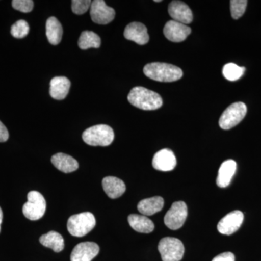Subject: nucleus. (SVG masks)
Returning <instances> with one entry per match:
<instances>
[{
  "mask_svg": "<svg viewBox=\"0 0 261 261\" xmlns=\"http://www.w3.org/2000/svg\"><path fill=\"white\" fill-rule=\"evenodd\" d=\"M92 2L90 0H73L72 10L76 15H83L91 8Z\"/></svg>",
  "mask_w": 261,
  "mask_h": 261,
  "instance_id": "cd10ccee",
  "label": "nucleus"
},
{
  "mask_svg": "<svg viewBox=\"0 0 261 261\" xmlns=\"http://www.w3.org/2000/svg\"><path fill=\"white\" fill-rule=\"evenodd\" d=\"M246 113L247 106L245 103H233L225 110L220 117L219 126L224 130L231 129L243 121Z\"/></svg>",
  "mask_w": 261,
  "mask_h": 261,
  "instance_id": "423d86ee",
  "label": "nucleus"
},
{
  "mask_svg": "<svg viewBox=\"0 0 261 261\" xmlns=\"http://www.w3.org/2000/svg\"><path fill=\"white\" fill-rule=\"evenodd\" d=\"M70 82L64 76L55 77L50 82L49 94L53 99L62 100L69 92Z\"/></svg>",
  "mask_w": 261,
  "mask_h": 261,
  "instance_id": "a211bd4d",
  "label": "nucleus"
},
{
  "mask_svg": "<svg viewBox=\"0 0 261 261\" xmlns=\"http://www.w3.org/2000/svg\"><path fill=\"white\" fill-rule=\"evenodd\" d=\"M51 162L55 167L65 173L73 172L79 168V163L76 160L64 153L54 154L51 157Z\"/></svg>",
  "mask_w": 261,
  "mask_h": 261,
  "instance_id": "6ab92c4d",
  "label": "nucleus"
},
{
  "mask_svg": "<svg viewBox=\"0 0 261 261\" xmlns=\"http://www.w3.org/2000/svg\"><path fill=\"white\" fill-rule=\"evenodd\" d=\"M176 166V159L173 151L163 149L156 152L152 159V166L160 171H171Z\"/></svg>",
  "mask_w": 261,
  "mask_h": 261,
  "instance_id": "4468645a",
  "label": "nucleus"
},
{
  "mask_svg": "<svg viewBox=\"0 0 261 261\" xmlns=\"http://www.w3.org/2000/svg\"><path fill=\"white\" fill-rule=\"evenodd\" d=\"M191 32L190 27L173 20L167 22L163 29L165 37L173 42H183Z\"/></svg>",
  "mask_w": 261,
  "mask_h": 261,
  "instance_id": "9b49d317",
  "label": "nucleus"
},
{
  "mask_svg": "<svg viewBox=\"0 0 261 261\" xmlns=\"http://www.w3.org/2000/svg\"><path fill=\"white\" fill-rule=\"evenodd\" d=\"M243 213L240 211L230 212L221 219L218 224V231L224 235H231L236 232L243 224Z\"/></svg>",
  "mask_w": 261,
  "mask_h": 261,
  "instance_id": "9d476101",
  "label": "nucleus"
},
{
  "mask_svg": "<svg viewBox=\"0 0 261 261\" xmlns=\"http://www.w3.org/2000/svg\"><path fill=\"white\" fill-rule=\"evenodd\" d=\"M159 250L163 261H180L185 254V246L178 239L164 238L160 241Z\"/></svg>",
  "mask_w": 261,
  "mask_h": 261,
  "instance_id": "0eeeda50",
  "label": "nucleus"
},
{
  "mask_svg": "<svg viewBox=\"0 0 261 261\" xmlns=\"http://www.w3.org/2000/svg\"><path fill=\"white\" fill-rule=\"evenodd\" d=\"M124 37L140 45L147 44L149 39L145 25L139 22H133L127 25L124 30Z\"/></svg>",
  "mask_w": 261,
  "mask_h": 261,
  "instance_id": "2eb2a0df",
  "label": "nucleus"
},
{
  "mask_svg": "<svg viewBox=\"0 0 261 261\" xmlns=\"http://www.w3.org/2000/svg\"><path fill=\"white\" fill-rule=\"evenodd\" d=\"M128 100L132 106L145 111H154L163 106L160 94L142 87H134L128 94Z\"/></svg>",
  "mask_w": 261,
  "mask_h": 261,
  "instance_id": "f257e3e1",
  "label": "nucleus"
},
{
  "mask_svg": "<svg viewBox=\"0 0 261 261\" xmlns=\"http://www.w3.org/2000/svg\"><path fill=\"white\" fill-rule=\"evenodd\" d=\"M12 36L17 39H22L27 37L29 32V25L25 20H18L16 23L13 24L11 27Z\"/></svg>",
  "mask_w": 261,
  "mask_h": 261,
  "instance_id": "a878e982",
  "label": "nucleus"
},
{
  "mask_svg": "<svg viewBox=\"0 0 261 261\" xmlns=\"http://www.w3.org/2000/svg\"><path fill=\"white\" fill-rule=\"evenodd\" d=\"M12 5L14 9L27 13L34 8V2L32 0H13Z\"/></svg>",
  "mask_w": 261,
  "mask_h": 261,
  "instance_id": "c85d7f7f",
  "label": "nucleus"
},
{
  "mask_svg": "<svg viewBox=\"0 0 261 261\" xmlns=\"http://www.w3.org/2000/svg\"><path fill=\"white\" fill-rule=\"evenodd\" d=\"M28 202L24 204L23 213L25 218L32 221L42 219L45 214L47 203L40 192L32 191L28 194Z\"/></svg>",
  "mask_w": 261,
  "mask_h": 261,
  "instance_id": "39448f33",
  "label": "nucleus"
},
{
  "mask_svg": "<svg viewBox=\"0 0 261 261\" xmlns=\"http://www.w3.org/2000/svg\"><path fill=\"white\" fill-rule=\"evenodd\" d=\"M82 138L87 145L106 147L114 140V132L108 125H96L84 130Z\"/></svg>",
  "mask_w": 261,
  "mask_h": 261,
  "instance_id": "7ed1b4c3",
  "label": "nucleus"
},
{
  "mask_svg": "<svg viewBox=\"0 0 261 261\" xmlns=\"http://www.w3.org/2000/svg\"><path fill=\"white\" fill-rule=\"evenodd\" d=\"M63 27L59 20L56 17L48 18L46 23V34L48 41L53 45H57L61 42L63 37Z\"/></svg>",
  "mask_w": 261,
  "mask_h": 261,
  "instance_id": "4be33fe9",
  "label": "nucleus"
},
{
  "mask_svg": "<svg viewBox=\"0 0 261 261\" xmlns=\"http://www.w3.org/2000/svg\"><path fill=\"white\" fill-rule=\"evenodd\" d=\"M168 13L173 20L187 25L191 23L193 15L191 9L186 3L181 1H172L168 5Z\"/></svg>",
  "mask_w": 261,
  "mask_h": 261,
  "instance_id": "ddd939ff",
  "label": "nucleus"
},
{
  "mask_svg": "<svg viewBox=\"0 0 261 261\" xmlns=\"http://www.w3.org/2000/svg\"><path fill=\"white\" fill-rule=\"evenodd\" d=\"M9 138V133L5 125L0 121V142H5Z\"/></svg>",
  "mask_w": 261,
  "mask_h": 261,
  "instance_id": "7c9ffc66",
  "label": "nucleus"
},
{
  "mask_svg": "<svg viewBox=\"0 0 261 261\" xmlns=\"http://www.w3.org/2000/svg\"><path fill=\"white\" fill-rule=\"evenodd\" d=\"M237 170V163L233 160L224 161L220 166L216 184L221 188H226L231 183Z\"/></svg>",
  "mask_w": 261,
  "mask_h": 261,
  "instance_id": "f3484780",
  "label": "nucleus"
},
{
  "mask_svg": "<svg viewBox=\"0 0 261 261\" xmlns=\"http://www.w3.org/2000/svg\"><path fill=\"white\" fill-rule=\"evenodd\" d=\"M187 217V206L183 201L173 202L164 217V223L168 228L177 230L182 227Z\"/></svg>",
  "mask_w": 261,
  "mask_h": 261,
  "instance_id": "6e6552de",
  "label": "nucleus"
},
{
  "mask_svg": "<svg viewBox=\"0 0 261 261\" xmlns=\"http://www.w3.org/2000/svg\"><path fill=\"white\" fill-rule=\"evenodd\" d=\"M3 211H2L1 207H0V228H1V224L3 222Z\"/></svg>",
  "mask_w": 261,
  "mask_h": 261,
  "instance_id": "2f4dec72",
  "label": "nucleus"
},
{
  "mask_svg": "<svg viewBox=\"0 0 261 261\" xmlns=\"http://www.w3.org/2000/svg\"><path fill=\"white\" fill-rule=\"evenodd\" d=\"M212 261H235V256L232 252H226L215 257Z\"/></svg>",
  "mask_w": 261,
  "mask_h": 261,
  "instance_id": "c756f323",
  "label": "nucleus"
},
{
  "mask_svg": "<svg viewBox=\"0 0 261 261\" xmlns=\"http://www.w3.org/2000/svg\"><path fill=\"white\" fill-rule=\"evenodd\" d=\"M90 15L94 23L105 25L113 21L116 12L113 8L108 7L106 2L94 0L91 5Z\"/></svg>",
  "mask_w": 261,
  "mask_h": 261,
  "instance_id": "1a4fd4ad",
  "label": "nucleus"
},
{
  "mask_svg": "<svg viewBox=\"0 0 261 261\" xmlns=\"http://www.w3.org/2000/svg\"><path fill=\"white\" fill-rule=\"evenodd\" d=\"M128 221L130 227L137 232L148 233L152 232L154 228L153 222L145 216L130 214Z\"/></svg>",
  "mask_w": 261,
  "mask_h": 261,
  "instance_id": "412c9836",
  "label": "nucleus"
},
{
  "mask_svg": "<svg viewBox=\"0 0 261 261\" xmlns=\"http://www.w3.org/2000/svg\"><path fill=\"white\" fill-rule=\"evenodd\" d=\"M247 0H231L230 2L231 17L235 20L241 18L246 10Z\"/></svg>",
  "mask_w": 261,
  "mask_h": 261,
  "instance_id": "bb28decb",
  "label": "nucleus"
},
{
  "mask_svg": "<svg viewBox=\"0 0 261 261\" xmlns=\"http://www.w3.org/2000/svg\"><path fill=\"white\" fill-rule=\"evenodd\" d=\"M146 76L160 82H173L183 76L181 68L165 63H151L144 67Z\"/></svg>",
  "mask_w": 261,
  "mask_h": 261,
  "instance_id": "f03ea898",
  "label": "nucleus"
},
{
  "mask_svg": "<svg viewBox=\"0 0 261 261\" xmlns=\"http://www.w3.org/2000/svg\"><path fill=\"white\" fill-rule=\"evenodd\" d=\"M102 187L105 192L111 199L118 198L126 192L124 182L114 176H107L103 178Z\"/></svg>",
  "mask_w": 261,
  "mask_h": 261,
  "instance_id": "dca6fc26",
  "label": "nucleus"
},
{
  "mask_svg": "<svg viewBox=\"0 0 261 261\" xmlns=\"http://www.w3.org/2000/svg\"><path fill=\"white\" fill-rule=\"evenodd\" d=\"M96 225L95 217L92 213L84 212L73 215L68 220V232L72 236L82 238L90 232Z\"/></svg>",
  "mask_w": 261,
  "mask_h": 261,
  "instance_id": "20e7f679",
  "label": "nucleus"
},
{
  "mask_svg": "<svg viewBox=\"0 0 261 261\" xmlns=\"http://www.w3.org/2000/svg\"><path fill=\"white\" fill-rule=\"evenodd\" d=\"M39 242L44 247L50 248L56 252H61L64 249V240L61 233L56 231H51L42 235Z\"/></svg>",
  "mask_w": 261,
  "mask_h": 261,
  "instance_id": "5701e85b",
  "label": "nucleus"
},
{
  "mask_svg": "<svg viewBox=\"0 0 261 261\" xmlns=\"http://www.w3.org/2000/svg\"><path fill=\"white\" fill-rule=\"evenodd\" d=\"M154 2H155V3H161V0H155Z\"/></svg>",
  "mask_w": 261,
  "mask_h": 261,
  "instance_id": "473e14b6",
  "label": "nucleus"
},
{
  "mask_svg": "<svg viewBox=\"0 0 261 261\" xmlns=\"http://www.w3.org/2000/svg\"><path fill=\"white\" fill-rule=\"evenodd\" d=\"M78 44L79 47L82 49L99 48L100 47L101 39L95 33L85 31L81 34Z\"/></svg>",
  "mask_w": 261,
  "mask_h": 261,
  "instance_id": "b1692460",
  "label": "nucleus"
},
{
  "mask_svg": "<svg viewBox=\"0 0 261 261\" xmlns=\"http://www.w3.org/2000/svg\"><path fill=\"white\" fill-rule=\"evenodd\" d=\"M245 70L244 67H240L234 63H230L225 65L223 68V75L226 80L234 82L243 76Z\"/></svg>",
  "mask_w": 261,
  "mask_h": 261,
  "instance_id": "393cba45",
  "label": "nucleus"
},
{
  "mask_svg": "<svg viewBox=\"0 0 261 261\" xmlns=\"http://www.w3.org/2000/svg\"><path fill=\"white\" fill-rule=\"evenodd\" d=\"M164 200L163 197L157 196L141 200L137 205V209L143 216H152L162 210Z\"/></svg>",
  "mask_w": 261,
  "mask_h": 261,
  "instance_id": "aec40b11",
  "label": "nucleus"
},
{
  "mask_svg": "<svg viewBox=\"0 0 261 261\" xmlns=\"http://www.w3.org/2000/svg\"><path fill=\"white\" fill-rule=\"evenodd\" d=\"M99 252L97 244L85 242L78 244L70 255V261H92Z\"/></svg>",
  "mask_w": 261,
  "mask_h": 261,
  "instance_id": "f8f14e48",
  "label": "nucleus"
}]
</instances>
